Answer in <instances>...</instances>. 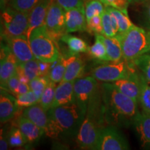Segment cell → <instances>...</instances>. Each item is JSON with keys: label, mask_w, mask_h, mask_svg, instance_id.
<instances>
[{"label": "cell", "mask_w": 150, "mask_h": 150, "mask_svg": "<svg viewBox=\"0 0 150 150\" xmlns=\"http://www.w3.org/2000/svg\"><path fill=\"white\" fill-rule=\"evenodd\" d=\"M47 114L48 124L45 134L53 139L77 136L85 118L75 102L51 108Z\"/></svg>", "instance_id": "1"}, {"label": "cell", "mask_w": 150, "mask_h": 150, "mask_svg": "<svg viewBox=\"0 0 150 150\" xmlns=\"http://www.w3.org/2000/svg\"><path fill=\"white\" fill-rule=\"evenodd\" d=\"M102 86L103 99L108 113L134 122L140 112L138 103L118 91L111 83H105Z\"/></svg>", "instance_id": "2"}, {"label": "cell", "mask_w": 150, "mask_h": 150, "mask_svg": "<svg viewBox=\"0 0 150 150\" xmlns=\"http://www.w3.org/2000/svg\"><path fill=\"white\" fill-rule=\"evenodd\" d=\"M121 43L123 59L134 62L150 52V31L134 25L127 32L117 35Z\"/></svg>", "instance_id": "3"}, {"label": "cell", "mask_w": 150, "mask_h": 150, "mask_svg": "<svg viewBox=\"0 0 150 150\" xmlns=\"http://www.w3.org/2000/svg\"><path fill=\"white\" fill-rule=\"evenodd\" d=\"M29 40L35 59L53 63L61 56L56 40L49 33L45 24L33 30Z\"/></svg>", "instance_id": "4"}, {"label": "cell", "mask_w": 150, "mask_h": 150, "mask_svg": "<svg viewBox=\"0 0 150 150\" xmlns=\"http://www.w3.org/2000/svg\"><path fill=\"white\" fill-rule=\"evenodd\" d=\"M95 67L92 76L97 81L105 83H112L115 81L128 78L139 71L134 62L122 59L119 61H110Z\"/></svg>", "instance_id": "5"}, {"label": "cell", "mask_w": 150, "mask_h": 150, "mask_svg": "<svg viewBox=\"0 0 150 150\" xmlns=\"http://www.w3.org/2000/svg\"><path fill=\"white\" fill-rule=\"evenodd\" d=\"M1 33L7 39L26 35L29 29V13L8 6L1 11Z\"/></svg>", "instance_id": "6"}, {"label": "cell", "mask_w": 150, "mask_h": 150, "mask_svg": "<svg viewBox=\"0 0 150 150\" xmlns=\"http://www.w3.org/2000/svg\"><path fill=\"white\" fill-rule=\"evenodd\" d=\"M101 130L93 109L88 108L76 136L79 147L81 149L96 150Z\"/></svg>", "instance_id": "7"}, {"label": "cell", "mask_w": 150, "mask_h": 150, "mask_svg": "<svg viewBox=\"0 0 150 150\" xmlns=\"http://www.w3.org/2000/svg\"><path fill=\"white\" fill-rule=\"evenodd\" d=\"M97 88V80L93 76L79 78L75 81L74 102L82 115L86 117L90 102L95 96Z\"/></svg>", "instance_id": "8"}, {"label": "cell", "mask_w": 150, "mask_h": 150, "mask_svg": "<svg viewBox=\"0 0 150 150\" xmlns=\"http://www.w3.org/2000/svg\"><path fill=\"white\" fill-rule=\"evenodd\" d=\"M45 25L52 37L57 40L65 33V10L56 0H53L47 14Z\"/></svg>", "instance_id": "9"}, {"label": "cell", "mask_w": 150, "mask_h": 150, "mask_svg": "<svg viewBox=\"0 0 150 150\" xmlns=\"http://www.w3.org/2000/svg\"><path fill=\"white\" fill-rule=\"evenodd\" d=\"M129 149L128 142L120 132L113 127L102 129L96 150Z\"/></svg>", "instance_id": "10"}, {"label": "cell", "mask_w": 150, "mask_h": 150, "mask_svg": "<svg viewBox=\"0 0 150 150\" xmlns=\"http://www.w3.org/2000/svg\"><path fill=\"white\" fill-rule=\"evenodd\" d=\"M6 41L8 42L7 46L16 57L19 64L35 59L29 40L26 35L11 38Z\"/></svg>", "instance_id": "11"}, {"label": "cell", "mask_w": 150, "mask_h": 150, "mask_svg": "<svg viewBox=\"0 0 150 150\" xmlns=\"http://www.w3.org/2000/svg\"><path fill=\"white\" fill-rule=\"evenodd\" d=\"M1 52L0 83L1 88H4L7 81L17 72L18 61L8 46L1 47Z\"/></svg>", "instance_id": "12"}, {"label": "cell", "mask_w": 150, "mask_h": 150, "mask_svg": "<svg viewBox=\"0 0 150 150\" xmlns=\"http://www.w3.org/2000/svg\"><path fill=\"white\" fill-rule=\"evenodd\" d=\"M87 29L85 7L65 11V31L66 33L85 31Z\"/></svg>", "instance_id": "13"}, {"label": "cell", "mask_w": 150, "mask_h": 150, "mask_svg": "<svg viewBox=\"0 0 150 150\" xmlns=\"http://www.w3.org/2000/svg\"><path fill=\"white\" fill-rule=\"evenodd\" d=\"M53 0H40L29 14V29L27 32L28 39L32 31L45 24L47 11Z\"/></svg>", "instance_id": "14"}, {"label": "cell", "mask_w": 150, "mask_h": 150, "mask_svg": "<svg viewBox=\"0 0 150 150\" xmlns=\"http://www.w3.org/2000/svg\"><path fill=\"white\" fill-rule=\"evenodd\" d=\"M111 83L118 91L138 103L140 93V70L130 77L115 81Z\"/></svg>", "instance_id": "15"}, {"label": "cell", "mask_w": 150, "mask_h": 150, "mask_svg": "<svg viewBox=\"0 0 150 150\" xmlns=\"http://www.w3.org/2000/svg\"><path fill=\"white\" fill-rule=\"evenodd\" d=\"M19 108L16 97L6 90L1 88L0 95V121L6 123L14 117Z\"/></svg>", "instance_id": "16"}, {"label": "cell", "mask_w": 150, "mask_h": 150, "mask_svg": "<svg viewBox=\"0 0 150 150\" xmlns=\"http://www.w3.org/2000/svg\"><path fill=\"white\" fill-rule=\"evenodd\" d=\"M74 83L75 81H61L56 86L52 108L74 102Z\"/></svg>", "instance_id": "17"}, {"label": "cell", "mask_w": 150, "mask_h": 150, "mask_svg": "<svg viewBox=\"0 0 150 150\" xmlns=\"http://www.w3.org/2000/svg\"><path fill=\"white\" fill-rule=\"evenodd\" d=\"M17 127L21 130L28 142L38 141L45 134L43 129L22 115L17 120Z\"/></svg>", "instance_id": "18"}, {"label": "cell", "mask_w": 150, "mask_h": 150, "mask_svg": "<svg viewBox=\"0 0 150 150\" xmlns=\"http://www.w3.org/2000/svg\"><path fill=\"white\" fill-rule=\"evenodd\" d=\"M85 64L79 54L70 56L66 58V70L63 81H76L82 76Z\"/></svg>", "instance_id": "19"}, {"label": "cell", "mask_w": 150, "mask_h": 150, "mask_svg": "<svg viewBox=\"0 0 150 150\" xmlns=\"http://www.w3.org/2000/svg\"><path fill=\"white\" fill-rule=\"evenodd\" d=\"M22 115L45 131L48 124L47 111H46L39 103L25 108Z\"/></svg>", "instance_id": "20"}, {"label": "cell", "mask_w": 150, "mask_h": 150, "mask_svg": "<svg viewBox=\"0 0 150 150\" xmlns=\"http://www.w3.org/2000/svg\"><path fill=\"white\" fill-rule=\"evenodd\" d=\"M142 145L150 143V114L144 111L140 112L134 121Z\"/></svg>", "instance_id": "21"}, {"label": "cell", "mask_w": 150, "mask_h": 150, "mask_svg": "<svg viewBox=\"0 0 150 150\" xmlns=\"http://www.w3.org/2000/svg\"><path fill=\"white\" fill-rule=\"evenodd\" d=\"M105 44L108 61H119L123 59L121 43L117 36L109 38L99 34Z\"/></svg>", "instance_id": "22"}, {"label": "cell", "mask_w": 150, "mask_h": 150, "mask_svg": "<svg viewBox=\"0 0 150 150\" xmlns=\"http://www.w3.org/2000/svg\"><path fill=\"white\" fill-rule=\"evenodd\" d=\"M59 40L66 44L70 56L88 52L89 47L88 44L80 38L70 35V33H65Z\"/></svg>", "instance_id": "23"}, {"label": "cell", "mask_w": 150, "mask_h": 150, "mask_svg": "<svg viewBox=\"0 0 150 150\" xmlns=\"http://www.w3.org/2000/svg\"><path fill=\"white\" fill-rule=\"evenodd\" d=\"M102 34L106 37L112 38L118 34V25L115 17L105 6L104 13L102 14Z\"/></svg>", "instance_id": "24"}, {"label": "cell", "mask_w": 150, "mask_h": 150, "mask_svg": "<svg viewBox=\"0 0 150 150\" xmlns=\"http://www.w3.org/2000/svg\"><path fill=\"white\" fill-rule=\"evenodd\" d=\"M140 93L139 103L142 111L150 114V81L140 71Z\"/></svg>", "instance_id": "25"}, {"label": "cell", "mask_w": 150, "mask_h": 150, "mask_svg": "<svg viewBox=\"0 0 150 150\" xmlns=\"http://www.w3.org/2000/svg\"><path fill=\"white\" fill-rule=\"evenodd\" d=\"M17 73L25 76L29 81L38 76H40L39 60L35 59L23 63H18Z\"/></svg>", "instance_id": "26"}, {"label": "cell", "mask_w": 150, "mask_h": 150, "mask_svg": "<svg viewBox=\"0 0 150 150\" xmlns=\"http://www.w3.org/2000/svg\"><path fill=\"white\" fill-rule=\"evenodd\" d=\"M66 70V59L61 56L56 61L52 63L51 70L49 74V78L56 83H59L63 81V77Z\"/></svg>", "instance_id": "27"}, {"label": "cell", "mask_w": 150, "mask_h": 150, "mask_svg": "<svg viewBox=\"0 0 150 150\" xmlns=\"http://www.w3.org/2000/svg\"><path fill=\"white\" fill-rule=\"evenodd\" d=\"M107 8L110 12L113 14V16L115 17L116 20L117 22L118 25V34L120 35L122 33L127 32L129 29H130L133 26L135 25L133 24V22L131 21L129 18V16L127 14H125L122 11H121L119 9H117L113 7L106 6Z\"/></svg>", "instance_id": "28"}, {"label": "cell", "mask_w": 150, "mask_h": 150, "mask_svg": "<svg viewBox=\"0 0 150 150\" xmlns=\"http://www.w3.org/2000/svg\"><path fill=\"white\" fill-rule=\"evenodd\" d=\"M95 41L93 45L89 47L88 53L91 57L100 61H108V58L106 52V49L105 44L103 42L99 34H95Z\"/></svg>", "instance_id": "29"}, {"label": "cell", "mask_w": 150, "mask_h": 150, "mask_svg": "<svg viewBox=\"0 0 150 150\" xmlns=\"http://www.w3.org/2000/svg\"><path fill=\"white\" fill-rule=\"evenodd\" d=\"M56 83L50 80L40 96L39 104L46 111L52 108L55 97Z\"/></svg>", "instance_id": "30"}, {"label": "cell", "mask_w": 150, "mask_h": 150, "mask_svg": "<svg viewBox=\"0 0 150 150\" xmlns=\"http://www.w3.org/2000/svg\"><path fill=\"white\" fill-rule=\"evenodd\" d=\"M7 140L9 145L13 147H20L28 142L27 138L18 127H12L9 131Z\"/></svg>", "instance_id": "31"}, {"label": "cell", "mask_w": 150, "mask_h": 150, "mask_svg": "<svg viewBox=\"0 0 150 150\" xmlns=\"http://www.w3.org/2000/svg\"><path fill=\"white\" fill-rule=\"evenodd\" d=\"M105 6L100 0H86L85 13L87 21L95 15L104 13Z\"/></svg>", "instance_id": "32"}, {"label": "cell", "mask_w": 150, "mask_h": 150, "mask_svg": "<svg viewBox=\"0 0 150 150\" xmlns=\"http://www.w3.org/2000/svg\"><path fill=\"white\" fill-rule=\"evenodd\" d=\"M40 97L33 93L32 91H28L27 93L18 95L16 97L17 104L19 108H27L40 102Z\"/></svg>", "instance_id": "33"}, {"label": "cell", "mask_w": 150, "mask_h": 150, "mask_svg": "<svg viewBox=\"0 0 150 150\" xmlns=\"http://www.w3.org/2000/svg\"><path fill=\"white\" fill-rule=\"evenodd\" d=\"M50 81V79L48 76H38L29 81V86L30 90L40 97Z\"/></svg>", "instance_id": "34"}, {"label": "cell", "mask_w": 150, "mask_h": 150, "mask_svg": "<svg viewBox=\"0 0 150 150\" xmlns=\"http://www.w3.org/2000/svg\"><path fill=\"white\" fill-rule=\"evenodd\" d=\"M40 0H11L9 6L22 12L29 13Z\"/></svg>", "instance_id": "35"}, {"label": "cell", "mask_w": 150, "mask_h": 150, "mask_svg": "<svg viewBox=\"0 0 150 150\" xmlns=\"http://www.w3.org/2000/svg\"><path fill=\"white\" fill-rule=\"evenodd\" d=\"M134 63L144 76L150 81V53L141 56L135 60Z\"/></svg>", "instance_id": "36"}, {"label": "cell", "mask_w": 150, "mask_h": 150, "mask_svg": "<svg viewBox=\"0 0 150 150\" xmlns=\"http://www.w3.org/2000/svg\"><path fill=\"white\" fill-rule=\"evenodd\" d=\"M102 15H95L87 21L86 31L94 34H102Z\"/></svg>", "instance_id": "37"}, {"label": "cell", "mask_w": 150, "mask_h": 150, "mask_svg": "<svg viewBox=\"0 0 150 150\" xmlns=\"http://www.w3.org/2000/svg\"><path fill=\"white\" fill-rule=\"evenodd\" d=\"M139 22L141 27L150 31V0L141 4Z\"/></svg>", "instance_id": "38"}, {"label": "cell", "mask_w": 150, "mask_h": 150, "mask_svg": "<svg viewBox=\"0 0 150 150\" xmlns=\"http://www.w3.org/2000/svg\"><path fill=\"white\" fill-rule=\"evenodd\" d=\"M105 6L113 7L128 15L129 0H100Z\"/></svg>", "instance_id": "39"}, {"label": "cell", "mask_w": 150, "mask_h": 150, "mask_svg": "<svg viewBox=\"0 0 150 150\" xmlns=\"http://www.w3.org/2000/svg\"><path fill=\"white\" fill-rule=\"evenodd\" d=\"M20 81L19 76L17 74V72L13 76H12L7 81L6 83L4 88H1L7 91L9 93L13 95L15 97H16L17 92H18V88L20 85Z\"/></svg>", "instance_id": "40"}, {"label": "cell", "mask_w": 150, "mask_h": 150, "mask_svg": "<svg viewBox=\"0 0 150 150\" xmlns=\"http://www.w3.org/2000/svg\"><path fill=\"white\" fill-rule=\"evenodd\" d=\"M65 11L73 8H84L86 0H56Z\"/></svg>", "instance_id": "41"}, {"label": "cell", "mask_w": 150, "mask_h": 150, "mask_svg": "<svg viewBox=\"0 0 150 150\" xmlns=\"http://www.w3.org/2000/svg\"><path fill=\"white\" fill-rule=\"evenodd\" d=\"M52 63L45 62L39 60V69H40V76H48L51 70Z\"/></svg>", "instance_id": "42"}, {"label": "cell", "mask_w": 150, "mask_h": 150, "mask_svg": "<svg viewBox=\"0 0 150 150\" xmlns=\"http://www.w3.org/2000/svg\"><path fill=\"white\" fill-rule=\"evenodd\" d=\"M9 143L7 138L2 134V131L1 130V138H0V149L1 150H7L8 149Z\"/></svg>", "instance_id": "43"}, {"label": "cell", "mask_w": 150, "mask_h": 150, "mask_svg": "<svg viewBox=\"0 0 150 150\" xmlns=\"http://www.w3.org/2000/svg\"><path fill=\"white\" fill-rule=\"evenodd\" d=\"M11 0H0V3H1V9L3 11L8 6L9 3H10Z\"/></svg>", "instance_id": "44"}, {"label": "cell", "mask_w": 150, "mask_h": 150, "mask_svg": "<svg viewBox=\"0 0 150 150\" xmlns=\"http://www.w3.org/2000/svg\"><path fill=\"white\" fill-rule=\"evenodd\" d=\"M145 1H147V0H129V2L130 4H141Z\"/></svg>", "instance_id": "45"}, {"label": "cell", "mask_w": 150, "mask_h": 150, "mask_svg": "<svg viewBox=\"0 0 150 150\" xmlns=\"http://www.w3.org/2000/svg\"><path fill=\"white\" fill-rule=\"evenodd\" d=\"M149 53H150V52H149Z\"/></svg>", "instance_id": "46"}]
</instances>
